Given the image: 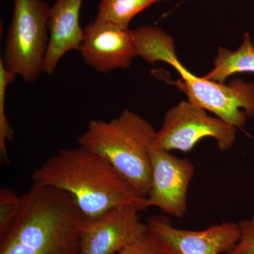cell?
<instances>
[{
	"label": "cell",
	"mask_w": 254,
	"mask_h": 254,
	"mask_svg": "<svg viewBox=\"0 0 254 254\" xmlns=\"http://www.w3.org/2000/svg\"><path fill=\"white\" fill-rule=\"evenodd\" d=\"M31 180L33 184L66 192L88 218L126 205L140 211L148 208L146 198L108 160L80 145L60 150L33 172Z\"/></svg>",
	"instance_id": "1"
},
{
	"label": "cell",
	"mask_w": 254,
	"mask_h": 254,
	"mask_svg": "<svg viewBox=\"0 0 254 254\" xmlns=\"http://www.w3.org/2000/svg\"><path fill=\"white\" fill-rule=\"evenodd\" d=\"M83 215L71 197L33 184L17 218L0 235V254H80Z\"/></svg>",
	"instance_id": "2"
},
{
	"label": "cell",
	"mask_w": 254,
	"mask_h": 254,
	"mask_svg": "<svg viewBox=\"0 0 254 254\" xmlns=\"http://www.w3.org/2000/svg\"><path fill=\"white\" fill-rule=\"evenodd\" d=\"M138 56L147 63L168 64L180 75L177 84L193 104L235 127H243L254 118V83L235 78L220 83L198 76L182 64L173 37L162 28L140 26L133 30Z\"/></svg>",
	"instance_id": "3"
},
{
	"label": "cell",
	"mask_w": 254,
	"mask_h": 254,
	"mask_svg": "<svg viewBox=\"0 0 254 254\" xmlns=\"http://www.w3.org/2000/svg\"><path fill=\"white\" fill-rule=\"evenodd\" d=\"M155 133L156 130L145 119L125 109L110 121L90 120L78 143L108 160L146 198L152 179L150 149Z\"/></svg>",
	"instance_id": "4"
},
{
	"label": "cell",
	"mask_w": 254,
	"mask_h": 254,
	"mask_svg": "<svg viewBox=\"0 0 254 254\" xmlns=\"http://www.w3.org/2000/svg\"><path fill=\"white\" fill-rule=\"evenodd\" d=\"M50 8L44 0H14L0 61L8 71L27 83H34L44 73Z\"/></svg>",
	"instance_id": "5"
},
{
	"label": "cell",
	"mask_w": 254,
	"mask_h": 254,
	"mask_svg": "<svg viewBox=\"0 0 254 254\" xmlns=\"http://www.w3.org/2000/svg\"><path fill=\"white\" fill-rule=\"evenodd\" d=\"M205 138H213L219 149L227 151L236 141L237 128L190 100H182L165 114L153 146L188 153Z\"/></svg>",
	"instance_id": "6"
},
{
	"label": "cell",
	"mask_w": 254,
	"mask_h": 254,
	"mask_svg": "<svg viewBox=\"0 0 254 254\" xmlns=\"http://www.w3.org/2000/svg\"><path fill=\"white\" fill-rule=\"evenodd\" d=\"M146 235L156 254H228L240 238L239 223L222 222L199 230L174 227L165 215L150 217Z\"/></svg>",
	"instance_id": "7"
},
{
	"label": "cell",
	"mask_w": 254,
	"mask_h": 254,
	"mask_svg": "<svg viewBox=\"0 0 254 254\" xmlns=\"http://www.w3.org/2000/svg\"><path fill=\"white\" fill-rule=\"evenodd\" d=\"M140 210L133 205L112 209L96 218L83 215L80 254H117L146 233Z\"/></svg>",
	"instance_id": "8"
},
{
	"label": "cell",
	"mask_w": 254,
	"mask_h": 254,
	"mask_svg": "<svg viewBox=\"0 0 254 254\" xmlns=\"http://www.w3.org/2000/svg\"><path fill=\"white\" fill-rule=\"evenodd\" d=\"M152 179L146 197L149 207H157L175 218L185 216L187 194L195 175V167L188 158H181L152 145L150 149Z\"/></svg>",
	"instance_id": "9"
},
{
	"label": "cell",
	"mask_w": 254,
	"mask_h": 254,
	"mask_svg": "<svg viewBox=\"0 0 254 254\" xmlns=\"http://www.w3.org/2000/svg\"><path fill=\"white\" fill-rule=\"evenodd\" d=\"M79 52L87 65L102 73L129 68L138 56L133 30L96 19L85 27Z\"/></svg>",
	"instance_id": "10"
},
{
	"label": "cell",
	"mask_w": 254,
	"mask_h": 254,
	"mask_svg": "<svg viewBox=\"0 0 254 254\" xmlns=\"http://www.w3.org/2000/svg\"><path fill=\"white\" fill-rule=\"evenodd\" d=\"M83 0H57L50 8L48 41L44 73H55L62 58L70 51H80L84 29L79 22Z\"/></svg>",
	"instance_id": "11"
},
{
	"label": "cell",
	"mask_w": 254,
	"mask_h": 254,
	"mask_svg": "<svg viewBox=\"0 0 254 254\" xmlns=\"http://www.w3.org/2000/svg\"><path fill=\"white\" fill-rule=\"evenodd\" d=\"M213 67L203 76L211 81L225 83L237 73H254V43L250 33H245L242 44L236 50L219 47Z\"/></svg>",
	"instance_id": "12"
},
{
	"label": "cell",
	"mask_w": 254,
	"mask_h": 254,
	"mask_svg": "<svg viewBox=\"0 0 254 254\" xmlns=\"http://www.w3.org/2000/svg\"><path fill=\"white\" fill-rule=\"evenodd\" d=\"M165 0H100L95 19L128 29L137 14L151 5Z\"/></svg>",
	"instance_id": "13"
},
{
	"label": "cell",
	"mask_w": 254,
	"mask_h": 254,
	"mask_svg": "<svg viewBox=\"0 0 254 254\" xmlns=\"http://www.w3.org/2000/svg\"><path fill=\"white\" fill-rule=\"evenodd\" d=\"M16 76L10 72L0 61V157L1 163L10 165L9 155L6 148V141H12L14 138V130L11 127L6 115V91L8 87L16 79Z\"/></svg>",
	"instance_id": "14"
},
{
	"label": "cell",
	"mask_w": 254,
	"mask_h": 254,
	"mask_svg": "<svg viewBox=\"0 0 254 254\" xmlns=\"http://www.w3.org/2000/svg\"><path fill=\"white\" fill-rule=\"evenodd\" d=\"M21 205V195L10 187L0 190V235L7 231L17 218Z\"/></svg>",
	"instance_id": "15"
},
{
	"label": "cell",
	"mask_w": 254,
	"mask_h": 254,
	"mask_svg": "<svg viewBox=\"0 0 254 254\" xmlns=\"http://www.w3.org/2000/svg\"><path fill=\"white\" fill-rule=\"evenodd\" d=\"M240 238L227 254H254V215L239 222Z\"/></svg>",
	"instance_id": "16"
},
{
	"label": "cell",
	"mask_w": 254,
	"mask_h": 254,
	"mask_svg": "<svg viewBox=\"0 0 254 254\" xmlns=\"http://www.w3.org/2000/svg\"><path fill=\"white\" fill-rule=\"evenodd\" d=\"M117 254H156V253L153 250L145 233L141 238L120 251Z\"/></svg>",
	"instance_id": "17"
}]
</instances>
